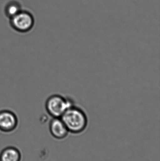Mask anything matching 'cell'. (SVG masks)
Instances as JSON below:
<instances>
[{
	"mask_svg": "<svg viewBox=\"0 0 160 161\" xmlns=\"http://www.w3.org/2000/svg\"><path fill=\"white\" fill-rule=\"evenodd\" d=\"M49 128L52 136L57 140L65 139L68 134V130L61 118H52Z\"/></svg>",
	"mask_w": 160,
	"mask_h": 161,
	"instance_id": "5b68a950",
	"label": "cell"
},
{
	"mask_svg": "<svg viewBox=\"0 0 160 161\" xmlns=\"http://www.w3.org/2000/svg\"><path fill=\"white\" fill-rule=\"evenodd\" d=\"M73 105V101L70 98L54 94L48 97L45 108L48 114L52 118H61L66 111Z\"/></svg>",
	"mask_w": 160,
	"mask_h": 161,
	"instance_id": "7a4b0ae2",
	"label": "cell"
},
{
	"mask_svg": "<svg viewBox=\"0 0 160 161\" xmlns=\"http://www.w3.org/2000/svg\"><path fill=\"white\" fill-rule=\"evenodd\" d=\"M12 28L20 33H26L31 30L34 25V19L30 13L21 11L10 18Z\"/></svg>",
	"mask_w": 160,
	"mask_h": 161,
	"instance_id": "3957f363",
	"label": "cell"
},
{
	"mask_svg": "<svg viewBox=\"0 0 160 161\" xmlns=\"http://www.w3.org/2000/svg\"><path fill=\"white\" fill-rule=\"evenodd\" d=\"M69 132L78 134L83 132L87 126L88 120L85 112L73 105L69 108L61 116Z\"/></svg>",
	"mask_w": 160,
	"mask_h": 161,
	"instance_id": "6da1fadb",
	"label": "cell"
},
{
	"mask_svg": "<svg viewBox=\"0 0 160 161\" xmlns=\"http://www.w3.org/2000/svg\"><path fill=\"white\" fill-rule=\"evenodd\" d=\"M21 154L13 147H6L0 153V161H21Z\"/></svg>",
	"mask_w": 160,
	"mask_h": 161,
	"instance_id": "8992f818",
	"label": "cell"
},
{
	"mask_svg": "<svg viewBox=\"0 0 160 161\" xmlns=\"http://www.w3.org/2000/svg\"><path fill=\"white\" fill-rule=\"evenodd\" d=\"M21 11L20 6L16 3H11L8 5L6 8V12L8 16L12 18Z\"/></svg>",
	"mask_w": 160,
	"mask_h": 161,
	"instance_id": "52a82bcc",
	"label": "cell"
},
{
	"mask_svg": "<svg viewBox=\"0 0 160 161\" xmlns=\"http://www.w3.org/2000/svg\"><path fill=\"white\" fill-rule=\"evenodd\" d=\"M18 124L17 115L9 110L0 111V130L4 132H11L16 129Z\"/></svg>",
	"mask_w": 160,
	"mask_h": 161,
	"instance_id": "277c9868",
	"label": "cell"
}]
</instances>
